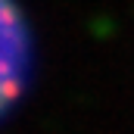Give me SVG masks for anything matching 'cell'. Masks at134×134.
I'll list each match as a JSON object with an SVG mask.
<instances>
[{
    "mask_svg": "<svg viewBox=\"0 0 134 134\" xmlns=\"http://www.w3.org/2000/svg\"><path fill=\"white\" fill-rule=\"evenodd\" d=\"M22 75V34L9 0H0V106L19 87Z\"/></svg>",
    "mask_w": 134,
    "mask_h": 134,
    "instance_id": "obj_1",
    "label": "cell"
}]
</instances>
